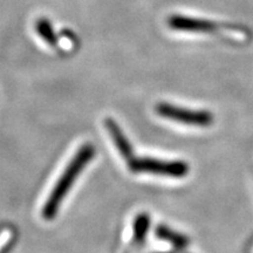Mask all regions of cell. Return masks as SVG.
Instances as JSON below:
<instances>
[{
	"mask_svg": "<svg viewBox=\"0 0 253 253\" xmlns=\"http://www.w3.org/2000/svg\"><path fill=\"white\" fill-rule=\"evenodd\" d=\"M94 155L95 148L90 144H86L81 147L78 154L73 157L71 163L66 168V170L59 178L58 183L55 184L54 189L50 192L49 198L47 199L45 207H43L42 216L45 219L52 220L56 216L63 198L68 194L73 183L77 181L78 176L80 175L84 168L90 162Z\"/></svg>",
	"mask_w": 253,
	"mask_h": 253,
	"instance_id": "obj_1",
	"label": "cell"
},
{
	"mask_svg": "<svg viewBox=\"0 0 253 253\" xmlns=\"http://www.w3.org/2000/svg\"><path fill=\"white\" fill-rule=\"evenodd\" d=\"M129 169L132 172H148L154 175L170 177H184L189 172V166L182 161H160L155 158L141 157L132 158L128 162Z\"/></svg>",
	"mask_w": 253,
	"mask_h": 253,
	"instance_id": "obj_2",
	"label": "cell"
},
{
	"mask_svg": "<svg viewBox=\"0 0 253 253\" xmlns=\"http://www.w3.org/2000/svg\"><path fill=\"white\" fill-rule=\"evenodd\" d=\"M156 112L162 118L173 120V121L185 123L190 126H208L212 125L213 116L209 112H195V110H189L181 107L171 106L168 103H160L156 107Z\"/></svg>",
	"mask_w": 253,
	"mask_h": 253,
	"instance_id": "obj_3",
	"label": "cell"
},
{
	"mask_svg": "<svg viewBox=\"0 0 253 253\" xmlns=\"http://www.w3.org/2000/svg\"><path fill=\"white\" fill-rule=\"evenodd\" d=\"M169 26L172 30L184 32H199V33H211L217 30V26L213 23L201 19H194L183 17V15H172L168 20Z\"/></svg>",
	"mask_w": 253,
	"mask_h": 253,
	"instance_id": "obj_4",
	"label": "cell"
},
{
	"mask_svg": "<svg viewBox=\"0 0 253 253\" xmlns=\"http://www.w3.org/2000/svg\"><path fill=\"white\" fill-rule=\"evenodd\" d=\"M106 128L108 130L109 135L112 136L113 142L115 143L116 148H118L119 153L125 157L126 162L134 158V150H132L131 144L129 143L128 138L123 134L122 129L120 128L115 120L107 119L106 120Z\"/></svg>",
	"mask_w": 253,
	"mask_h": 253,
	"instance_id": "obj_5",
	"label": "cell"
},
{
	"mask_svg": "<svg viewBox=\"0 0 253 253\" xmlns=\"http://www.w3.org/2000/svg\"><path fill=\"white\" fill-rule=\"evenodd\" d=\"M156 237L160 239L167 240V242L171 243L173 248L177 250H183L189 244V239L186 238V237L181 235V233L175 232V231H172L171 229H169V227L164 225L157 226Z\"/></svg>",
	"mask_w": 253,
	"mask_h": 253,
	"instance_id": "obj_6",
	"label": "cell"
},
{
	"mask_svg": "<svg viewBox=\"0 0 253 253\" xmlns=\"http://www.w3.org/2000/svg\"><path fill=\"white\" fill-rule=\"evenodd\" d=\"M150 226V218L147 213H140L134 220V244L142 245Z\"/></svg>",
	"mask_w": 253,
	"mask_h": 253,
	"instance_id": "obj_7",
	"label": "cell"
},
{
	"mask_svg": "<svg viewBox=\"0 0 253 253\" xmlns=\"http://www.w3.org/2000/svg\"><path fill=\"white\" fill-rule=\"evenodd\" d=\"M36 30L39 36L46 41L47 43H49L50 46H55L58 43V37L54 33L52 24L47 20L46 18H40L36 24Z\"/></svg>",
	"mask_w": 253,
	"mask_h": 253,
	"instance_id": "obj_8",
	"label": "cell"
},
{
	"mask_svg": "<svg viewBox=\"0 0 253 253\" xmlns=\"http://www.w3.org/2000/svg\"><path fill=\"white\" fill-rule=\"evenodd\" d=\"M157 253H173V252H157Z\"/></svg>",
	"mask_w": 253,
	"mask_h": 253,
	"instance_id": "obj_9",
	"label": "cell"
}]
</instances>
